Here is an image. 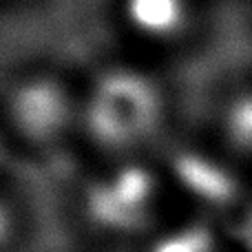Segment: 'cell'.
Listing matches in <instances>:
<instances>
[{"mask_svg":"<svg viewBox=\"0 0 252 252\" xmlns=\"http://www.w3.org/2000/svg\"><path fill=\"white\" fill-rule=\"evenodd\" d=\"M130 13L151 31H168L179 20L177 0H130Z\"/></svg>","mask_w":252,"mask_h":252,"instance_id":"6da1fadb","label":"cell"},{"mask_svg":"<svg viewBox=\"0 0 252 252\" xmlns=\"http://www.w3.org/2000/svg\"><path fill=\"white\" fill-rule=\"evenodd\" d=\"M157 252H199V248H197V244L190 239H173L161 246Z\"/></svg>","mask_w":252,"mask_h":252,"instance_id":"7a4b0ae2","label":"cell"}]
</instances>
